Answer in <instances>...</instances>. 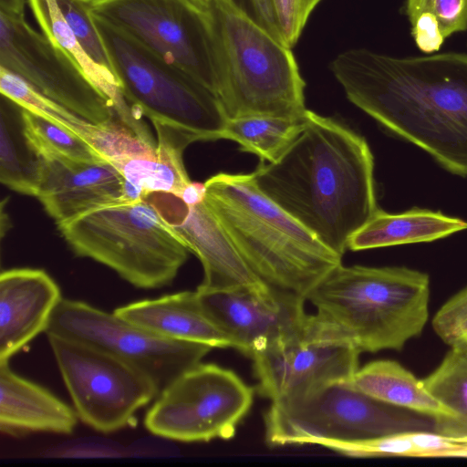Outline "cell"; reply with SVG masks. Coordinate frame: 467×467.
Returning a JSON list of instances; mask_svg holds the SVG:
<instances>
[{"mask_svg":"<svg viewBox=\"0 0 467 467\" xmlns=\"http://www.w3.org/2000/svg\"><path fill=\"white\" fill-rule=\"evenodd\" d=\"M330 69L354 105L467 176V54L398 57L354 48Z\"/></svg>","mask_w":467,"mask_h":467,"instance_id":"1","label":"cell"},{"mask_svg":"<svg viewBox=\"0 0 467 467\" xmlns=\"http://www.w3.org/2000/svg\"><path fill=\"white\" fill-rule=\"evenodd\" d=\"M373 171L362 136L308 109L290 146L252 174L265 196L342 256L378 210Z\"/></svg>","mask_w":467,"mask_h":467,"instance_id":"2","label":"cell"},{"mask_svg":"<svg viewBox=\"0 0 467 467\" xmlns=\"http://www.w3.org/2000/svg\"><path fill=\"white\" fill-rule=\"evenodd\" d=\"M204 201L251 270L268 286L306 295L342 256L265 196L254 176L220 172Z\"/></svg>","mask_w":467,"mask_h":467,"instance_id":"3","label":"cell"},{"mask_svg":"<svg viewBox=\"0 0 467 467\" xmlns=\"http://www.w3.org/2000/svg\"><path fill=\"white\" fill-rule=\"evenodd\" d=\"M306 300L361 353L401 350L422 333L428 321L430 277L406 267L341 264Z\"/></svg>","mask_w":467,"mask_h":467,"instance_id":"4","label":"cell"},{"mask_svg":"<svg viewBox=\"0 0 467 467\" xmlns=\"http://www.w3.org/2000/svg\"><path fill=\"white\" fill-rule=\"evenodd\" d=\"M217 57V97L228 119L303 115L306 83L296 59L233 0L208 9Z\"/></svg>","mask_w":467,"mask_h":467,"instance_id":"5","label":"cell"},{"mask_svg":"<svg viewBox=\"0 0 467 467\" xmlns=\"http://www.w3.org/2000/svg\"><path fill=\"white\" fill-rule=\"evenodd\" d=\"M57 227L77 255L143 289L170 285L190 252L145 198L94 210Z\"/></svg>","mask_w":467,"mask_h":467,"instance_id":"6","label":"cell"},{"mask_svg":"<svg viewBox=\"0 0 467 467\" xmlns=\"http://www.w3.org/2000/svg\"><path fill=\"white\" fill-rule=\"evenodd\" d=\"M125 100L161 125L193 142L221 139L228 118L218 97L122 29L93 14Z\"/></svg>","mask_w":467,"mask_h":467,"instance_id":"7","label":"cell"},{"mask_svg":"<svg viewBox=\"0 0 467 467\" xmlns=\"http://www.w3.org/2000/svg\"><path fill=\"white\" fill-rule=\"evenodd\" d=\"M264 423L265 441L273 447L320 446L436 429L434 418L373 399L353 388L349 380L300 398L271 402Z\"/></svg>","mask_w":467,"mask_h":467,"instance_id":"8","label":"cell"},{"mask_svg":"<svg viewBox=\"0 0 467 467\" xmlns=\"http://www.w3.org/2000/svg\"><path fill=\"white\" fill-rule=\"evenodd\" d=\"M254 392L233 370L199 362L160 392L144 425L156 436L178 441L230 440L250 410Z\"/></svg>","mask_w":467,"mask_h":467,"instance_id":"9","label":"cell"},{"mask_svg":"<svg viewBox=\"0 0 467 467\" xmlns=\"http://www.w3.org/2000/svg\"><path fill=\"white\" fill-rule=\"evenodd\" d=\"M47 338L78 416L98 431L130 425L160 394L146 374L101 348L57 335Z\"/></svg>","mask_w":467,"mask_h":467,"instance_id":"10","label":"cell"},{"mask_svg":"<svg viewBox=\"0 0 467 467\" xmlns=\"http://www.w3.org/2000/svg\"><path fill=\"white\" fill-rule=\"evenodd\" d=\"M90 10L217 96V57L207 9L192 0H90Z\"/></svg>","mask_w":467,"mask_h":467,"instance_id":"11","label":"cell"},{"mask_svg":"<svg viewBox=\"0 0 467 467\" xmlns=\"http://www.w3.org/2000/svg\"><path fill=\"white\" fill-rule=\"evenodd\" d=\"M46 334L90 344L127 361L146 374L160 392L213 348L162 337L114 312L64 298L52 314Z\"/></svg>","mask_w":467,"mask_h":467,"instance_id":"12","label":"cell"},{"mask_svg":"<svg viewBox=\"0 0 467 467\" xmlns=\"http://www.w3.org/2000/svg\"><path fill=\"white\" fill-rule=\"evenodd\" d=\"M360 353L335 326L308 314L292 337L252 358L257 391L277 402L348 381Z\"/></svg>","mask_w":467,"mask_h":467,"instance_id":"13","label":"cell"},{"mask_svg":"<svg viewBox=\"0 0 467 467\" xmlns=\"http://www.w3.org/2000/svg\"><path fill=\"white\" fill-rule=\"evenodd\" d=\"M0 67L94 124L119 119L112 99L61 48L36 32L25 14L0 12Z\"/></svg>","mask_w":467,"mask_h":467,"instance_id":"14","label":"cell"},{"mask_svg":"<svg viewBox=\"0 0 467 467\" xmlns=\"http://www.w3.org/2000/svg\"><path fill=\"white\" fill-rule=\"evenodd\" d=\"M201 302L234 348L249 358L283 343L304 326L305 297L269 287L267 291L196 289Z\"/></svg>","mask_w":467,"mask_h":467,"instance_id":"15","label":"cell"},{"mask_svg":"<svg viewBox=\"0 0 467 467\" xmlns=\"http://www.w3.org/2000/svg\"><path fill=\"white\" fill-rule=\"evenodd\" d=\"M145 199L200 259L204 275L197 289L256 292L269 289L245 263L204 199L188 204L182 197L163 192H150Z\"/></svg>","mask_w":467,"mask_h":467,"instance_id":"16","label":"cell"},{"mask_svg":"<svg viewBox=\"0 0 467 467\" xmlns=\"http://www.w3.org/2000/svg\"><path fill=\"white\" fill-rule=\"evenodd\" d=\"M37 198L57 225L107 206L133 202L120 171L109 161L45 158Z\"/></svg>","mask_w":467,"mask_h":467,"instance_id":"17","label":"cell"},{"mask_svg":"<svg viewBox=\"0 0 467 467\" xmlns=\"http://www.w3.org/2000/svg\"><path fill=\"white\" fill-rule=\"evenodd\" d=\"M53 278L41 269L14 268L0 275V362L46 332L61 301Z\"/></svg>","mask_w":467,"mask_h":467,"instance_id":"18","label":"cell"},{"mask_svg":"<svg viewBox=\"0 0 467 467\" xmlns=\"http://www.w3.org/2000/svg\"><path fill=\"white\" fill-rule=\"evenodd\" d=\"M119 317L162 337L234 348L232 340L203 307L197 291H182L130 303L114 310Z\"/></svg>","mask_w":467,"mask_h":467,"instance_id":"19","label":"cell"},{"mask_svg":"<svg viewBox=\"0 0 467 467\" xmlns=\"http://www.w3.org/2000/svg\"><path fill=\"white\" fill-rule=\"evenodd\" d=\"M78 413L42 386L0 362V429L10 435L29 432L71 434Z\"/></svg>","mask_w":467,"mask_h":467,"instance_id":"20","label":"cell"},{"mask_svg":"<svg viewBox=\"0 0 467 467\" xmlns=\"http://www.w3.org/2000/svg\"><path fill=\"white\" fill-rule=\"evenodd\" d=\"M0 92L23 108L81 137L110 162L129 154L135 145V134L120 120L94 124L48 99L4 67H0Z\"/></svg>","mask_w":467,"mask_h":467,"instance_id":"21","label":"cell"},{"mask_svg":"<svg viewBox=\"0 0 467 467\" xmlns=\"http://www.w3.org/2000/svg\"><path fill=\"white\" fill-rule=\"evenodd\" d=\"M467 230V221L440 212L414 208L401 213L380 209L349 239L348 248L360 251L431 242Z\"/></svg>","mask_w":467,"mask_h":467,"instance_id":"22","label":"cell"},{"mask_svg":"<svg viewBox=\"0 0 467 467\" xmlns=\"http://www.w3.org/2000/svg\"><path fill=\"white\" fill-rule=\"evenodd\" d=\"M349 383L373 399L430 416L436 421L455 418L424 389L420 379L394 360H375L358 368Z\"/></svg>","mask_w":467,"mask_h":467,"instance_id":"23","label":"cell"},{"mask_svg":"<svg viewBox=\"0 0 467 467\" xmlns=\"http://www.w3.org/2000/svg\"><path fill=\"white\" fill-rule=\"evenodd\" d=\"M23 113L21 105L1 94L0 181L13 191L36 197L44 159L26 137Z\"/></svg>","mask_w":467,"mask_h":467,"instance_id":"24","label":"cell"},{"mask_svg":"<svg viewBox=\"0 0 467 467\" xmlns=\"http://www.w3.org/2000/svg\"><path fill=\"white\" fill-rule=\"evenodd\" d=\"M320 446L355 458L467 457V437L428 431H404L358 441H330Z\"/></svg>","mask_w":467,"mask_h":467,"instance_id":"25","label":"cell"},{"mask_svg":"<svg viewBox=\"0 0 467 467\" xmlns=\"http://www.w3.org/2000/svg\"><path fill=\"white\" fill-rule=\"evenodd\" d=\"M27 3L43 34L112 99L116 112L126 110L129 103L119 90L117 78L104 72L90 59L63 17L56 0H27Z\"/></svg>","mask_w":467,"mask_h":467,"instance_id":"26","label":"cell"},{"mask_svg":"<svg viewBox=\"0 0 467 467\" xmlns=\"http://www.w3.org/2000/svg\"><path fill=\"white\" fill-rule=\"evenodd\" d=\"M307 110L295 118L252 116L228 119L221 139L237 142L242 150L272 162L296 140L307 120Z\"/></svg>","mask_w":467,"mask_h":467,"instance_id":"27","label":"cell"},{"mask_svg":"<svg viewBox=\"0 0 467 467\" xmlns=\"http://www.w3.org/2000/svg\"><path fill=\"white\" fill-rule=\"evenodd\" d=\"M420 383L455 415L451 420L436 421L435 431L467 437V345L451 347L439 367Z\"/></svg>","mask_w":467,"mask_h":467,"instance_id":"28","label":"cell"},{"mask_svg":"<svg viewBox=\"0 0 467 467\" xmlns=\"http://www.w3.org/2000/svg\"><path fill=\"white\" fill-rule=\"evenodd\" d=\"M411 35L424 53L438 51L452 34L467 29V0H407Z\"/></svg>","mask_w":467,"mask_h":467,"instance_id":"29","label":"cell"},{"mask_svg":"<svg viewBox=\"0 0 467 467\" xmlns=\"http://www.w3.org/2000/svg\"><path fill=\"white\" fill-rule=\"evenodd\" d=\"M23 116L26 137L42 157L78 162L107 161L93 146L71 131L25 108Z\"/></svg>","mask_w":467,"mask_h":467,"instance_id":"30","label":"cell"},{"mask_svg":"<svg viewBox=\"0 0 467 467\" xmlns=\"http://www.w3.org/2000/svg\"><path fill=\"white\" fill-rule=\"evenodd\" d=\"M56 2L74 36L90 59L104 72L116 78L91 14L90 0H56Z\"/></svg>","mask_w":467,"mask_h":467,"instance_id":"31","label":"cell"},{"mask_svg":"<svg viewBox=\"0 0 467 467\" xmlns=\"http://www.w3.org/2000/svg\"><path fill=\"white\" fill-rule=\"evenodd\" d=\"M432 327L441 339L451 347L467 345V286L437 311Z\"/></svg>","mask_w":467,"mask_h":467,"instance_id":"32","label":"cell"},{"mask_svg":"<svg viewBox=\"0 0 467 467\" xmlns=\"http://www.w3.org/2000/svg\"><path fill=\"white\" fill-rule=\"evenodd\" d=\"M322 0H272L277 26L284 43L293 47L314 9Z\"/></svg>","mask_w":467,"mask_h":467,"instance_id":"33","label":"cell"},{"mask_svg":"<svg viewBox=\"0 0 467 467\" xmlns=\"http://www.w3.org/2000/svg\"><path fill=\"white\" fill-rule=\"evenodd\" d=\"M242 10L250 16L256 23L281 40L272 0H233Z\"/></svg>","mask_w":467,"mask_h":467,"instance_id":"34","label":"cell"},{"mask_svg":"<svg viewBox=\"0 0 467 467\" xmlns=\"http://www.w3.org/2000/svg\"><path fill=\"white\" fill-rule=\"evenodd\" d=\"M27 0H0V12L6 14H25Z\"/></svg>","mask_w":467,"mask_h":467,"instance_id":"35","label":"cell"},{"mask_svg":"<svg viewBox=\"0 0 467 467\" xmlns=\"http://www.w3.org/2000/svg\"><path fill=\"white\" fill-rule=\"evenodd\" d=\"M196 5H198L200 7L203 9H208L213 3H215L218 0H192Z\"/></svg>","mask_w":467,"mask_h":467,"instance_id":"36","label":"cell"}]
</instances>
